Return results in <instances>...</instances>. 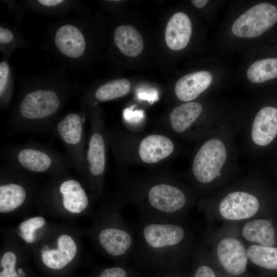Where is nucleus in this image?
Segmentation results:
<instances>
[{
	"label": "nucleus",
	"instance_id": "nucleus-1",
	"mask_svg": "<svg viewBox=\"0 0 277 277\" xmlns=\"http://www.w3.org/2000/svg\"><path fill=\"white\" fill-rule=\"evenodd\" d=\"M187 201L184 191L162 172L126 177L117 200L122 206H134L141 219L162 221H175Z\"/></svg>",
	"mask_w": 277,
	"mask_h": 277
},
{
	"label": "nucleus",
	"instance_id": "nucleus-2",
	"mask_svg": "<svg viewBox=\"0 0 277 277\" xmlns=\"http://www.w3.org/2000/svg\"><path fill=\"white\" fill-rule=\"evenodd\" d=\"M70 91L54 86H38L23 92L5 126L8 133L50 132Z\"/></svg>",
	"mask_w": 277,
	"mask_h": 277
},
{
	"label": "nucleus",
	"instance_id": "nucleus-3",
	"mask_svg": "<svg viewBox=\"0 0 277 277\" xmlns=\"http://www.w3.org/2000/svg\"><path fill=\"white\" fill-rule=\"evenodd\" d=\"M108 141L118 168L126 165L154 166L174 154L175 145L168 134L130 133L118 128L108 130Z\"/></svg>",
	"mask_w": 277,
	"mask_h": 277
},
{
	"label": "nucleus",
	"instance_id": "nucleus-4",
	"mask_svg": "<svg viewBox=\"0 0 277 277\" xmlns=\"http://www.w3.org/2000/svg\"><path fill=\"white\" fill-rule=\"evenodd\" d=\"M139 221L134 254L159 265L168 266L175 261L186 239L185 229L175 221Z\"/></svg>",
	"mask_w": 277,
	"mask_h": 277
},
{
	"label": "nucleus",
	"instance_id": "nucleus-5",
	"mask_svg": "<svg viewBox=\"0 0 277 277\" xmlns=\"http://www.w3.org/2000/svg\"><path fill=\"white\" fill-rule=\"evenodd\" d=\"M2 155L7 163L28 173L63 175L72 167L66 154L35 141L8 146Z\"/></svg>",
	"mask_w": 277,
	"mask_h": 277
},
{
	"label": "nucleus",
	"instance_id": "nucleus-6",
	"mask_svg": "<svg viewBox=\"0 0 277 277\" xmlns=\"http://www.w3.org/2000/svg\"><path fill=\"white\" fill-rule=\"evenodd\" d=\"M90 127L86 154L87 179L95 197L103 193L107 169L108 129L100 110L96 105L90 107Z\"/></svg>",
	"mask_w": 277,
	"mask_h": 277
},
{
	"label": "nucleus",
	"instance_id": "nucleus-7",
	"mask_svg": "<svg viewBox=\"0 0 277 277\" xmlns=\"http://www.w3.org/2000/svg\"><path fill=\"white\" fill-rule=\"evenodd\" d=\"M86 112H71L57 118L50 132L64 145L71 166L87 179L86 154Z\"/></svg>",
	"mask_w": 277,
	"mask_h": 277
},
{
	"label": "nucleus",
	"instance_id": "nucleus-8",
	"mask_svg": "<svg viewBox=\"0 0 277 277\" xmlns=\"http://www.w3.org/2000/svg\"><path fill=\"white\" fill-rule=\"evenodd\" d=\"M122 207L117 202L114 211L110 214V223L100 228L97 235L99 246L108 255L117 259H126L134 254L135 242L133 233L121 216Z\"/></svg>",
	"mask_w": 277,
	"mask_h": 277
},
{
	"label": "nucleus",
	"instance_id": "nucleus-9",
	"mask_svg": "<svg viewBox=\"0 0 277 277\" xmlns=\"http://www.w3.org/2000/svg\"><path fill=\"white\" fill-rule=\"evenodd\" d=\"M227 156L225 145L220 140L211 138L204 143L192 163L191 171L195 180L208 183L220 176Z\"/></svg>",
	"mask_w": 277,
	"mask_h": 277
},
{
	"label": "nucleus",
	"instance_id": "nucleus-10",
	"mask_svg": "<svg viewBox=\"0 0 277 277\" xmlns=\"http://www.w3.org/2000/svg\"><path fill=\"white\" fill-rule=\"evenodd\" d=\"M277 22V8L268 3L257 4L233 23L232 31L236 36L253 38L271 28Z\"/></svg>",
	"mask_w": 277,
	"mask_h": 277
},
{
	"label": "nucleus",
	"instance_id": "nucleus-11",
	"mask_svg": "<svg viewBox=\"0 0 277 277\" xmlns=\"http://www.w3.org/2000/svg\"><path fill=\"white\" fill-rule=\"evenodd\" d=\"M220 264L229 274L240 276L246 271L248 262L243 245L238 240L227 238L221 240L217 247Z\"/></svg>",
	"mask_w": 277,
	"mask_h": 277
},
{
	"label": "nucleus",
	"instance_id": "nucleus-12",
	"mask_svg": "<svg viewBox=\"0 0 277 277\" xmlns=\"http://www.w3.org/2000/svg\"><path fill=\"white\" fill-rule=\"evenodd\" d=\"M259 207L260 203L255 196L238 191L229 193L223 199L220 205V212L226 219L240 220L253 216Z\"/></svg>",
	"mask_w": 277,
	"mask_h": 277
},
{
	"label": "nucleus",
	"instance_id": "nucleus-13",
	"mask_svg": "<svg viewBox=\"0 0 277 277\" xmlns=\"http://www.w3.org/2000/svg\"><path fill=\"white\" fill-rule=\"evenodd\" d=\"M54 41L60 53L70 58L80 57L86 49L83 33L77 26L70 24L62 25L57 29Z\"/></svg>",
	"mask_w": 277,
	"mask_h": 277
},
{
	"label": "nucleus",
	"instance_id": "nucleus-14",
	"mask_svg": "<svg viewBox=\"0 0 277 277\" xmlns=\"http://www.w3.org/2000/svg\"><path fill=\"white\" fill-rule=\"evenodd\" d=\"M277 137V108L267 106L260 110L252 126L251 137L260 146H267Z\"/></svg>",
	"mask_w": 277,
	"mask_h": 277
},
{
	"label": "nucleus",
	"instance_id": "nucleus-15",
	"mask_svg": "<svg viewBox=\"0 0 277 277\" xmlns=\"http://www.w3.org/2000/svg\"><path fill=\"white\" fill-rule=\"evenodd\" d=\"M56 188L62 205L68 211L78 213L88 206V195L77 181L72 178H63L58 182Z\"/></svg>",
	"mask_w": 277,
	"mask_h": 277
},
{
	"label": "nucleus",
	"instance_id": "nucleus-16",
	"mask_svg": "<svg viewBox=\"0 0 277 277\" xmlns=\"http://www.w3.org/2000/svg\"><path fill=\"white\" fill-rule=\"evenodd\" d=\"M203 109L202 105L195 102L180 105L172 110L162 126L176 133H183L192 126Z\"/></svg>",
	"mask_w": 277,
	"mask_h": 277
},
{
	"label": "nucleus",
	"instance_id": "nucleus-17",
	"mask_svg": "<svg viewBox=\"0 0 277 277\" xmlns=\"http://www.w3.org/2000/svg\"><path fill=\"white\" fill-rule=\"evenodd\" d=\"M192 32L190 18L185 13L174 14L168 21L165 33L168 47L173 50H180L188 45Z\"/></svg>",
	"mask_w": 277,
	"mask_h": 277
},
{
	"label": "nucleus",
	"instance_id": "nucleus-18",
	"mask_svg": "<svg viewBox=\"0 0 277 277\" xmlns=\"http://www.w3.org/2000/svg\"><path fill=\"white\" fill-rule=\"evenodd\" d=\"M212 81L211 74L207 71L194 72L185 75L175 84V95L182 101L194 100L209 86Z\"/></svg>",
	"mask_w": 277,
	"mask_h": 277
},
{
	"label": "nucleus",
	"instance_id": "nucleus-19",
	"mask_svg": "<svg viewBox=\"0 0 277 277\" xmlns=\"http://www.w3.org/2000/svg\"><path fill=\"white\" fill-rule=\"evenodd\" d=\"M56 249L45 250L41 254L43 264L53 270L65 267L74 258L76 246L73 239L68 235H60L57 240Z\"/></svg>",
	"mask_w": 277,
	"mask_h": 277
},
{
	"label": "nucleus",
	"instance_id": "nucleus-20",
	"mask_svg": "<svg viewBox=\"0 0 277 277\" xmlns=\"http://www.w3.org/2000/svg\"><path fill=\"white\" fill-rule=\"evenodd\" d=\"M242 235L246 240L262 246L275 247L277 243L276 230L272 220L259 219L247 223L243 228Z\"/></svg>",
	"mask_w": 277,
	"mask_h": 277
},
{
	"label": "nucleus",
	"instance_id": "nucleus-21",
	"mask_svg": "<svg viewBox=\"0 0 277 277\" xmlns=\"http://www.w3.org/2000/svg\"><path fill=\"white\" fill-rule=\"evenodd\" d=\"M113 38L116 47L124 54L135 57L143 49L144 42L140 32L131 25H121L114 31Z\"/></svg>",
	"mask_w": 277,
	"mask_h": 277
},
{
	"label": "nucleus",
	"instance_id": "nucleus-22",
	"mask_svg": "<svg viewBox=\"0 0 277 277\" xmlns=\"http://www.w3.org/2000/svg\"><path fill=\"white\" fill-rule=\"evenodd\" d=\"M130 89V82L126 78L110 81L100 86L92 96L82 100V106H90L92 104V107L96 105L97 102L110 101L122 97L128 94Z\"/></svg>",
	"mask_w": 277,
	"mask_h": 277
},
{
	"label": "nucleus",
	"instance_id": "nucleus-23",
	"mask_svg": "<svg viewBox=\"0 0 277 277\" xmlns=\"http://www.w3.org/2000/svg\"><path fill=\"white\" fill-rule=\"evenodd\" d=\"M28 196L27 188L14 181L2 183L0 186V212L7 213L21 206Z\"/></svg>",
	"mask_w": 277,
	"mask_h": 277
},
{
	"label": "nucleus",
	"instance_id": "nucleus-24",
	"mask_svg": "<svg viewBox=\"0 0 277 277\" xmlns=\"http://www.w3.org/2000/svg\"><path fill=\"white\" fill-rule=\"evenodd\" d=\"M246 254L254 264L267 270L277 271V247L252 245Z\"/></svg>",
	"mask_w": 277,
	"mask_h": 277
},
{
	"label": "nucleus",
	"instance_id": "nucleus-25",
	"mask_svg": "<svg viewBox=\"0 0 277 277\" xmlns=\"http://www.w3.org/2000/svg\"><path fill=\"white\" fill-rule=\"evenodd\" d=\"M248 80L261 83L277 77V58L258 60L252 64L247 72Z\"/></svg>",
	"mask_w": 277,
	"mask_h": 277
},
{
	"label": "nucleus",
	"instance_id": "nucleus-26",
	"mask_svg": "<svg viewBox=\"0 0 277 277\" xmlns=\"http://www.w3.org/2000/svg\"><path fill=\"white\" fill-rule=\"evenodd\" d=\"M10 67L5 61L0 63V96L1 105L3 108L8 105L12 98V88L10 84Z\"/></svg>",
	"mask_w": 277,
	"mask_h": 277
},
{
	"label": "nucleus",
	"instance_id": "nucleus-27",
	"mask_svg": "<svg viewBox=\"0 0 277 277\" xmlns=\"http://www.w3.org/2000/svg\"><path fill=\"white\" fill-rule=\"evenodd\" d=\"M45 219L41 216L30 218L19 225V235L27 243L31 244L35 241V231L45 224Z\"/></svg>",
	"mask_w": 277,
	"mask_h": 277
},
{
	"label": "nucleus",
	"instance_id": "nucleus-28",
	"mask_svg": "<svg viewBox=\"0 0 277 277\" xmlns=\"http://www.w3.org/2000/svg\"><path fill=\"white\" fill-rule=\"evenodd\" d=\"M16 261L14 253L11 251L5 253L0 262V277H18L15 269Z\"/></svg>",
	"mask_w": 277,
	"mask_h": 277
},
{
	"label": "nucleus",
	"instance_id": "nucleus-29",
	"mask_svg": "<svg viewBox=\"0 0 277 277\" xmlns=\"http://www.w3.org/2000/svg\"><path fill=\"white\" fill-rule=\"evenodd\" d=\"M137 96L138 99L147 101L151 104L157 101L159 98L157 91L153 88L139 89L137 91Z\"/></svg>",
	"mask_w": 277,
	"mask_h": 277
},
{
	"label": "nucleus",
	"instance_id": "nucleus-30",
	"mask_svg": "<svg viewBox=\"0 0 277 277\" xmlns=\"http://www.w3.org/2000/svg\"><path fill=\"white\" fill-rule=\"evenodd\" d=\"M97 277H128V274L126 269L116 266L104 269Z\"/></svg>",
	"mask_w": 277,
	"mask_h": 277
},
{
	"label": "nucleus",
	"instance_id": "nucleus-31",
	"mask_svg": "<svg viewBox=\"0 0 277 277\" xmlns=\"http://www.w3.org/2000/svg\"><path fill=\"white\" fill-rule=\"evenodd\" d=\"M193 277H217V276L211 267L206 265H201L196 269Z\"/></svg>",
	"mask_w": 277,
	"mask_h": 277
},
{
	"label": "nucleus",
	"instance_id": "nucleus-32",
	"mask_svg": "<svg viewBox=\"0 0 277 277\" xmlns=\"http://www.w3.org/2000/svg\"><path fill=\"white\" fill-rule=\"evenodd\" d=\"M133 106L125 109L123 111L124 116L125 120H137L141 119L144 116V111L142 110H133Z\"/></svg>",
	"mask_w": 277,
	"mask_h": 277
},
{
	"label": "nucleus",
	"instance_id": "nucleus-33",
	"mask_svg": "<svg viewBox=\"0 0 277 277\" xmlns=\"http://www.w3.org/2000/svg\"><path fill=\"white\" fill-rule=\"evenodd\" d=\"M14 38L12 31L5 27H0V43L1 44H6L10 43Z\"/></svg>",
	"mask_w": 277,
	"mask_h": 277
},
{
	"label": "nucleus",
	"instance_id": "nucleus-34",
	"mask_svg": "<svg viewBox=\"0 0 277 277\" xmlns=\"http://www.w3.org/2000/svg\"><path fill=\"white\" fill-rule=\"evenodd\" d=\"M42 6L47 7H52L59 6L65 1L62 0H39L37 1Z\"/></svg>",
	"mask_w": 277,
	"mask_h": 277
},
{
	"label": "nucleus",
	"instance_id": "nucleus-35",
	"mask_svg": "<svg viewBox=\"0 0 277 277\" xmlns=\"http://www.w3.org/2000/svg\"><path fill=\"white\" fill-rule=\"evenodd\" d=\"M208 1L207 0H192V4L198 8H201L205 6Z\"/></svg>",
	"mask_w": 277,
	"mask_h": 277
},
{
	"label": "nucleus",
	"instance_id": "nucleus-36",
	"mask_svg": "<svg viewBox=\"0 0 277 277\" xmlns=\"http://www.w3.org/2000/svg\"><path fill=\"white\" fill-rule=\"evenodd\" d=\"M223 277H229V276H223Z\"/></svg>",
	"mask_w": 277,
	"mask_h": 277
},
{
	"label": "nucleus",
	"instance_id": "nucleus-37",
	"mask_svg": "<svg viewBox=\"0 0 277 277\" xmlns=\"http://www.w3.org/2000/svg\"><path fill=\"white\" fill-rule=\"evenodd\" d=\"M169 277H171V276H169Z\"/></svg>",
	"mask_w": 277,
	"mask_h": 277
}]
</instances>
